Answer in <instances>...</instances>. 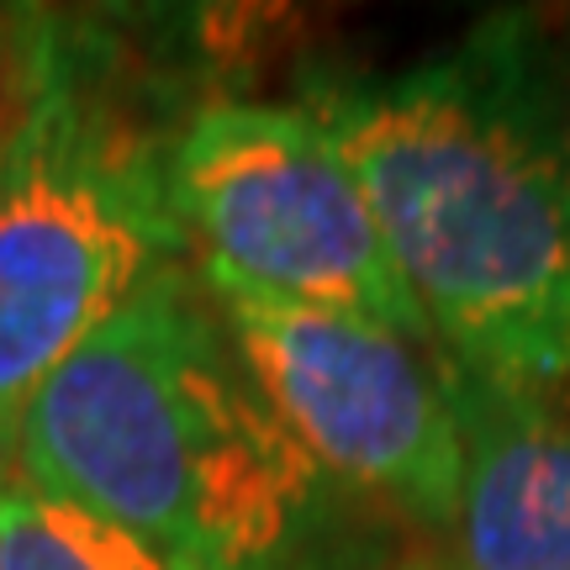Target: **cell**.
<instances>
[{
    "label": "cell",
    "mask_w": 570,
    "mask_h": 570,
    "mask_svg": "<svg viewBox=\"0 0 570 570\" xmlns=\"http://www.w3.org/2000/svg\"><path fill=\"white\" fill-rule=\"evenodd\" d=\"M306 111L365 190L396 275L454 365L518 396L570 381V80L523 21Z\"/></svg>",
    "instance_id": "cell-1"
},
{
    "label": "cell",
    "mask_w": 570,
    "mask_h": 570,
    "mask_svg": "<svg viewBox=\"0 0 570 570\" xmlns=\"http://www.w3.org/2000/svg\"><path fill=\"white\" fill-rule=\"evenodd\" d=\"M11 470L175 570H302L333 508L190 259L148 275L42 375Z\"/></svg>",
    "instance_id": "cell-2"
},
{
    "label": "cell",
    "mask_w": 570,
    "mask_h": 570,
    "mask_svg": "<svg viewBox=\"0 0 570 570\" xmlns=\"http://www.w3.org/2000/svg\"><path fill=\"white\" fill-rule=\"evenodd\" d=\"M190 111L106 17L38 11L0 117V475L38 381L180 265L169 142Z\"/></svg>",
    "instance_id": "cell-3"
},
{
    "label": "cell",
    "mask_w": 570,
    "mask_h": 570,
    "mask_svg": "<svg viewBox=\"0 0 570 570\" xmlns=\"http://www.w3.org/2000/svg\"><path fill=\"white\" fill-rule=\"evenodd\" d=\"M169 206L206 281L439 344L396 275L365 190L306 106L202 101L169 142Z\"/></svg>",
    "instance_id": "cell-4"
},
{
    "label": "cell",
    "mask_w": 570,
    "mask_h": 570,
    "mask_svg": "<svg viewBox=\"0 0 570 570\" xmlns=\"http://www.w3.org/2000/svg\"><path fill=\"white\" fill-rule=\"evenodd\" d=\"M206 291L254 386L327 481L449 533L465 487V428L444 348L375 317L296 306L233 281H206Z\"/></svg>",
    "instance_id": "cell-5"
},
{
    "label": "cell",
    "mask_w": 570,
    "mask_h": 570,
    "mask_svg": "<svg viewBox=\"0 0 570 570\" xmlns=\"http://www.w3.org/2000/svg\"><path fill=\"white\" fill-rule=\"evenodd\" d=\"M465 487L439 570H570V412L454 365Z\"/></svg>",
    "instance_id": "cell-6"
},
{
    "label": "cell",
    "mask_w": 570,
    "mask_h": 570,
    "mask_svg": "<svg viewBox=\"0 0 570 570\" xmlns=\"http://www.w3.org/2000/svg\"><path fill=\"white\" fill-rule=\"evenodd\" d=\"M0 570H175L142 539L96 512L0 475Z\"/></svg>",
    "instance_id": "cell-7"
},
{
    "label": "cell",
    "mask_w": 570,
    "mask_h": 570,
    "mask_svg": "<svg viewBox=\"0 0 570 570\" xmlns=\"http://www.w3.org/2000/svg\"><path fill=\"white\" fill-rule=\"evenodd\" d=\"M27 32H32V6H0V117H6V106L21 85Z\"/></svg>",
    "instance_id": "cell-8"
},
{
    "label": "cell",
    "mask_w": 570,
    "mask_h": 570,
    "mask_svg": "<svg viewBox=\"0 0 570 570\" xmlns=\"http://www.w3.org/2000/svg\"><path fill=\"white\" fill-rule=\"evenodd\" d=\"M550 402H554V407H560V412H570V381H566V386H560V396H550Z\"/></svg>",
    "instance_id": "cell-9"
}]
</instances>
